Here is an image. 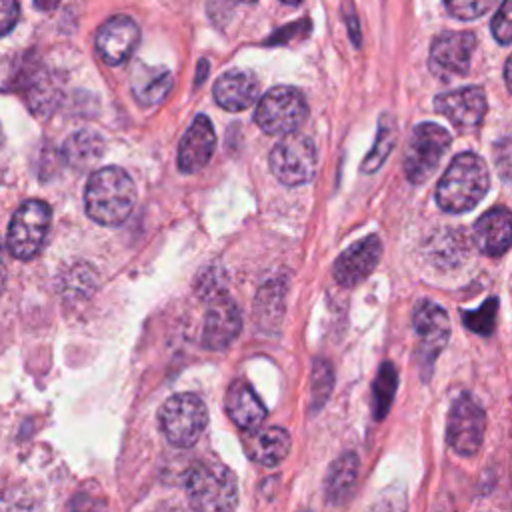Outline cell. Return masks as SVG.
<instances>
[{"mask_svg": "<svg viewBox=\"0 0 512 512\" xmlns=\"http://www.w3.org/2000/svg\"><path fill=\"white\" fill-rule=\"evenodd\" d=\"M316 146L308 136L288 134L270 152V168L284 186H300L316 174Z\"/></svg>", "mask_w": 512, "mask_h": 512, "instance_id": "obj_8", "label": "cell"}, {"mask_svg": "<svg viewBox=\"0 0 512 512\" xmlns=\"http://www.w3.org/2000/svg\"><path fill=\"white\" fill-rule=\"evenodd\" d=\"M52 210L42 200H26L12 216L6 246L18 260L34 258L48 234Z\"/></svg>", "mask_w": 512, "mask_h": 512, "instance_id": "obj_7", "label": "cell"}, {"mask_svg": "<svg viewBox=\"0 0 512 512\" xmlns=\"http://www.w3.org/2000/svg\"><path fill=\"white\" fill-rule=\"evenodd\" d=\"M396 386H398V372L390 362H384L372 386V412L376 420H382L388 414L396 394Z\"/></svg>", "mask_w": 512, "mask_h": 512, "instance_id": "obj_24", "label": "cell"}, {"mask_svg": "<svg viewBox=\"0 0 512 512\" xmlns=\"http://www.w3.org/2000/svg\"><path fill=\"white\" fill-rule=\"evenodd\" d=\"M450 146V134L446 128L434 122L418 124L406 144L404 170L412 184H424Z\"/></svg>", "mask_w": 512, "mask_h": 512, "instance_id": "obj_6", "label": "cell"}, {"mask_svg": "<svg viewBox=\"0 0 512 512\" xmlns=\"http://www.w3.org/2000/svg\"><path fill=\"white\" fill-rule=\"evenodd\" d=\"M2 254H4V248H2V238H0V264H2Z\"/></svg>", "mask_w": 512, "mask_h": 512, "instance_id": "obj_37", "label": "cell"}, {"mask_svg": "<svg viewBox=\"0 0 512 512\" xmlns=\"http://www.w3.org/2000/svg\"><path fill=\"white\" fill-rule=\"evenodd\" d=\"M240 326L242 320L238 306L228 296L220 294L212 298L208 306L202 328V344L210 350H224L234 342V338L240 332Z\"/></svg>", "mask_w": 512, "mask_h": 512, "instance_id": "obj_15", "label": "cell"}, {"mask_svg": "<svg viewBox=\"0 0 512 512\" xmlns=\"http://www.w3.org/2000/svg\"><path fill=\"white\" fill-rule=\"evenodd\" d=\"M300 512H312V510H300Z\"/></svg>", "mask_w": 512, "mask_h": 512, "instance_id": "obj_40", "label": "cell"}, {"mask_svg": "<svg viewBox=\"0 0 512 512\" xmlns=\"http://www.w3.org/2000/svg\"><path fill=\"white\" fill-rule=\"evenodd\" d=\"M140 44L138 24L124 14L108 18L96 32L94 46L102 62L108 66L124 64Z\"/></svg>", "mask_w": 512, "mask_h": 512, "instance_id": "obj_12", "label": "cell"}, {"mask_svg": "<svg viewBox=\"0 0 512 512\" xmlns=\"http://www.w3.org/2000/svg\"><path fill=\"white\" fill-rule=\"evenodd\" d=\"M382 254V244L376 234H370L348 246L334 262V280L340 286H356L372 274Z\"/></svg>", "mask_w": 512, "mask_h": 512, "instance_id": "obj_14", "label": "cell"}, {"mask_svg": "<svg viewBox=\"0 0 512 512\" xmlns=\"http://www.w3.org/2000/svg\"><path fill=\"white\" fill-rule=\"evenodd\" d=\"M4 284H6V270H4V264H0V294L4 290Z\"/></svg>", "mask_w": 512, "mask_h": 512, "instance_id": "obj_34", "label": "cell"}, {"mask_svg": "<svg viewBox=\"0 0 512 512\" xmlns=\"http://www.w3.org/2000/svg\"><path fill=\"white\" fill-rule=\"evenodd\" d=\"M158 424L172 446L188 448L202 436L208 424V410L196 394H174L162 404Z\"/></svg>", "mask_w": 512, "mask_h": 512, "instance_id": "obj_4", "label": "cell"}, {"mask_svg": "<svg viewBox=\"0 0 512 512\" xmlns=\"http://www.w3.org/2000/svg\"><path fill=\"white\" fill-rule=\"evenodd\" d=\"M72 512H98L96 500L88 498L86 494H78L72 502Z\"/></svg>", "mask_w": 512, "mask_h": 512, "instance_id": "obj_31", "label": "cell"}, {"mask_svg": "<svg viewBox=\"0 0 512 512\" xmlns=\"http://www.w3.org/2000/svg\"><path fill=\"white\" fill-rule=\"evenodd\" d=\"M2 140H4V134H2V126H0V144H2Z\"/></svg>", "mask_w": 512, "mask_h": 512, "instance_id": "obj_39", "label": "cell"}, {"mask_svg": "<svg viewBox=\"0 0 512 512\" xmlns=\"http://www.w3.org/2000/svg\"><path fill=\"white\" fill-rule=\"evenodd\" d=\"M496 0H444L448 14L456 20H474L486 14Z\"/></svg>", "mask_w": 512, "mask_h": 512, "instance_id": "obj_28", "label": "cell"}, {"mask_svg": "<svg viewBox=\"0 0 512 512\" xmlns=\"http://www.w3.org/2000/svg\"><path fill=\"white\" fill-rule=\"evenodd\" d=\"M290 450V434L280 426H270L266 430H254L252 438L246 440L248 456L262 466L280 464Z\"/></svg>", "mask_w": 512, "mask_h": 512, "instance_id": "obj_21", "label": "cell"}, {"mask_svg": "<svg viewBox=\"0 0 512 512\" xmlns=\"http://www.w3.org/2000/svg\"><path fill=\"white\" fill-rule=\"evenodd\" d=\"M510 212L504 206L490 208L474 224V244L486 256H500L510 248Z\"/></svg>", "mask_w": 512, "mask_h": 512, "instance_id": "obj_18", "label": "cell"}, {"mask_svg": "<svg viewBox=\"0 0 512 512\" xmlns=\"http://www.w3.org/2000/svg\"><path fill=\"white\" fill-rule=\"evenodd\" d=\"M86 214L102 226H120L136 204V186L118 166L96 170L84 190Z\"/></svg>", "mask_w": 512, "mask_h": 512, "instance_id": "obj_1", "label": "cell"}, {"mask_svg": "<svg viewBox=\"0 0 512 512\" xmlns=\"http://www.w3.org/2000/svg\"><path fill=\"white\" fill-rule=\"evenodd\" d=\"M308 106L300 90L292 86H276L268 90L256 104L254 120L266 134H294L306 120Z\"/></svg>", "mask_w": 512, "mask_h": 512, "instance_id": "obj_5", "label": "cell"}, {"mask_svg": "<svg viewBox=\"0 0 512 512\" xmlns=\"http://www.w3.org/2000/svg\"><path fill=\"white\" fill-rule=\"evenodd\" d=\"M346 22H348V30H350V38L354 40V44L360 42V32H358V22H356V16H354V10H346Z\"/></svg>", "mask_w": 512, "mask_h": 512, "instance_id": "obj_32", "label": "cell"}, {"mask_svg": "<svg viewBox=\"0 0 512 512\" xmlns=\"http://www.w3.org/2000/svg\"><path fill=\"white\" fill-rule=\"evenodd\" d=\"M412 328L418 336V356L424 366H432L450 338V320L442 306L422 300L414 306Z\"/></svg>", "mask_w": 512, "mask_h": 512, "instance_id": "obj_10", "label": "cell"}, {"mask_svg": "<svg viewBox=\"0 0 512 512\" xmlns=\"http://www.w3.org/2000/svg\"><path fill=\"white\" fill-rule=\"evenodd\" d=\"M172 84H174V78L168 68L148 66L142 62L134 66L132 78H130V88L134 98L146 106L160 104L170 94Z\"/></svg>", "mask_w": 512, "mask_h": 512, "instance_id": "obj_20", "label": "cell"}, {"mask_svg": "<svg viewBox=\"0 0 512 512\" xmlns=\"http://www.w3.org/2000/svg\"><path fill=\"white\" fill-rule=\"evenodd\" d=\"M490 176L484 160L472 152L454 156L436 186V202L444 212L472 210L488 192Z\"/></svg>", "mask_w": 512, "mask_h": 512, "instance_id": "obj_2", "label": "cell"}, {"mask_svg": "<svg viewBox=\"0 0 512 512\" xmlns=\"http://www.w3.org/2000/svg\"><path fill=\"white\" fill-rule=\"evenodd\" d=\"M434 110L446 116L456 128L470 130L482 124L486 114V94L480 86H466L434 98Z\"/></svg>", "mask_w": 512, "mask_h": 512, "instance_id": "obj_13", "label": "cell"}, {"mask_svg": "<svg viewBox=\"0 0 512 512\" xmlns=\"http://www.w3.org/2000/svg\"><path fill=\"white\" fill-rule=\"evenodd\" d=\"M62 154L72 168L84 172L96 166L98 160L104 156V140L92 130H78L68 136L62 146Z\"/></svg>", "mask_w": 512, "mask_h": 512, "instance_id": "obj_22", "label": "cell"}, {"mask_svg": "<svg viewBox=\"0 0 512 512\" xmlns=\"http://www.w3.org/2000/svg\"><path fill=\"white\" fill-rule=\"evenodd\" d=\"M504 80H506V86L510 88V60H506V66H504Z\"/></svg>", "mask_w": 512, "mask_h": 512, "instance_id": "obj_35", "label": "cell"}, {"mask_svg": "<svg viewBox=\"0 0 512 512\" xmlns=\"http://www.w3.org/2000/svg\"><path fill=\"white\" fill-rule=\"evenodd\" d=\"M334 370L326 358H316L312 366V408L318 410L324 406L332 392Z\"/></svg>", "mask_w": 512, "mask_h": 512, "instance_id": "obj_26", "label": "cell"}, {"mask_svg": "<svg viewBox=\"0 0 512 512\" xmlns=\"http://www.w3.org/2000/svg\"><path fill=\"white\" fill-rule=\"evenodd\" d=\"M358 478V456L354 452H344L328 468L324 494L330 504H342L350 496Z\"/></svg>", "mask_w": 512, "mask_h": 512, "instance_id": "obj_23", "label": "cell"}, {"mask_svg": "<svg viewBox=\"0 0 512 512\" xmlns=\"http://www.w3.org/2000/svg\"><path fill=\"white\" fill-rule=\"evenodd\" d=\"M216 148V132L208 116L198 114L186 134L182 136L178 148V168L186 174L202 170Z\"/></svg>", "mask_w": 512, "mask_h": 512, "instance_id": "obj_16", "label": "cell"}, {"mask_svg": "<svg viewBox=\"0 0 512 512\" xmlns=\"http://www.w3.org/2000/svg\"><path fill=\"white\" fill-rule=\"evenodd\" d=\"M484 428L486 416L482 406L470 394H460L450 408L446 424L450 448L460 456H474L482 444Z\"/></svg>", "mask_w": 512, "mask_h": 512, "instance_id": "obj_9", "label": "cell"}, {"mask_svg": "<svg viewBox=\"0 0 512 512\" xmlns=\"http://www.w3.org/2000/svg\"><path fill=\"white\" fill-rule=\"evenodd\" d=\"M394 142H396V130H394V124L392 120L386 116L380 118V128H378V136H376V144L372 146L370 154L364 158L362 162V170L364 172H376L384 160L388 158L390 150L394 148Z\"/></svg>", "mask_w": 512, "mask_h": 512, "instance_id": "obj_25", "label": "cell"}, {"mask_svg": "<svg viewBox=\"0 0 512 512\" xmlns=\"http://www.w3.org/2000/svg\"><path fill=\"white\" fill-rule=\"evenodd\" d=\"M476 48L472 32H442L430 46V70L436 76H464Z\"/></svg>", "mask_w": 512, "mask_h": 512, "instance_id": "obj_11", "label": "cell"}, {"mask_svg": "<svg viewBox=\"0 0 512 512\" xmlns=\"http://www.w3.org/2000/svg\"><path fill=\"white\" fill-rule=\"evenodd\" d=\"M284 4H288V6H298L302 0H282Z\"/></svg>", "mask_w": 512, "mask_h": 512, "instance_id": "obj_36", "label": "cell"}, {"mask_svg": "<svg viewBox=\"0 0 512 512\" xmlns=\"http://www.w3.org/2000/svg\"><path fill=\"white\" fill-rule=\"evenodd\" d=\"M20 18L18 0H0V36L8 34Z\"/></svg>", "mask_w": 512, "mask_h": 512, "instance_id": "obj_30", "label": "cell"}, {"mask_svg": "<svg viewBox=\"0 0 512 512\" xmlns=\"http://www.w3.org/2000/svg\"><path fill=\"white\" fill-rule=\"evenodd\" d=\"M512 0H502L496 16L492 18V36L502 44L508 46L512 40V20H510V12H512Z\"/></svg>", "mask_w": 512, "mask_h": 512, "instance_id": "obj_29", "label": "cell"}, {"mask_svg": "<svg viewBox=\"0 0 512 512\" xmlns=\"http://www.w3.org/2000/svg\"><path fill=\"white\" fill-rule=\"evenodd\" d=\"M496 310H498V298H488L478 310L462 312V322L466 324L468 330L488 336L494 330L496 322Z\"/></svg>", "mask_w": 512, "mask_h": 512, "instance_id": "obj_27", "label": "cell"}, {"mask_svg": "<svg viewBox=\"0 0 512 512\" xmlns=\"http://www.w3.org/2000/svg\"><path fill=\"white\" fill-rule=\"evenodd\" d=\"M258 82L250 72L230 70L214 82V100L228 112H240L254 104Z\"/></svg>", "mask_w": 512, "mask_h": 512, "instance_id": "obj_19", "label": "cell"}, {"mask_svg": "<svg viewBox=\"0 0 512 512\" xmlns=\"http://www.w3.org/2000/svg\"><path fill=\"white\" fill-rule=\"evenodd\" d=\"M224 408L230 420L246 432L258 430L266 420V406L244 380H236L230 384V388L226 390Z\"/></svg>", "mask_w": 512, "mask_h": 512, "instance_id": "obj_17", "label": "cell"}, {"mask_svg": "<svg viewBox=\"0 0 512 512\" xmlns=\"http://www.w3.org/2000/svg\"><path fill=\"white\" fill-rule=\"evenodd\" d=\"M236 2H244V4H254L256 0H236Z\"/></svg>", "mask_w": 512, "mask_h": 512, "instance_id": "obj_38", "label": "cell"}, {"mask_svg": "<svg viewBox=\"0 0 512 512\" xmlns=\"http://www.w3.org/2000/svg\"><path fill=\"white\" fill-rule=\"evenodd\" d=\"M184 486L196 512H232L238 500L236 476L220 462H196L186 472Z\"/></svg>", "mask_w": 512, "mask_h": 512, "instance_id": "obj_3", "label": "cell"}, {"mask_svg": "<svg viewBox=\"0 0 512 512\" xmlns=\"http://www.w3.org/2000/svg\"><path fill=\"white\" fill-rule=\"evenodd\" d=\"M60 2L62 0H34L36 8H40V10H54Z\"/></svg>", "mask_w": 512, "mask_h": 512, "instance_id": "obj_33", "label": "cell"}]
</instances>
